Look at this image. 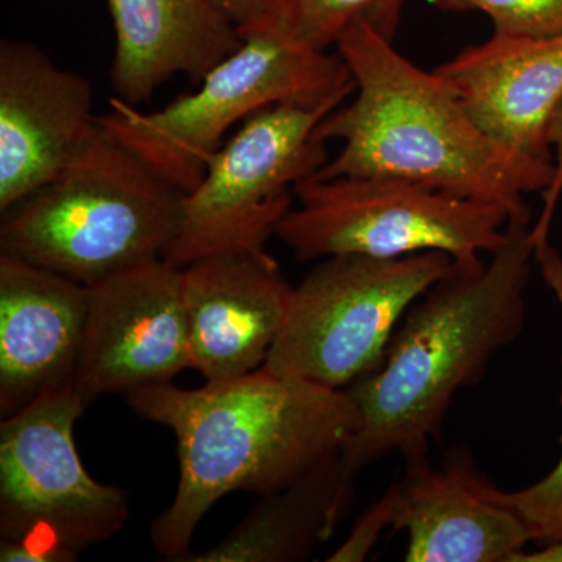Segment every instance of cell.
<instances>
[{"label":"cell","mask_w":562,"mask_h":562,"mask_svg":"<svg viewBox=\"0 0 562 562\" xmlns=\"http://www.w3.org/2000/svg\"><path fill=\"white\" fill-rule=\"evenodd\" d=\"M125 397L139 417L171 428L177 439L176 497L150 527L155 550L169 561L191 553L214 503L233 492L286 486L342 450L360 427L346 390L266 368L198 390L162 383Z\"/></svg>","instance_id":"obj_1"},{"label":"cell","mask_w":562,"mask_h":562,"mask_svg":"<svg viewBox=\"0 0 562 562\" xmlns=\"http://www.w3.org/2000/svg\"><path fill=\"white\" fill-rule=\"evenodd\" d=\"M535 254L531 222L509 221L490 261H453L408 310L379 366L346 387L360 413L341 450L350 476L392 453L427 460L458 391L522 335Z\"/></svg>","instance_id":"obj_2"},{"label":"cell","mask_w":562,"mask_h":562,"mask_svg":"<svg viewBox=\"0 0 562 562\" xmlns=\"http://www.w3.org/2000/svg\"><path fill=\"white\" fill-rule=\"evenodd\" d=\"M336 52L349 66L355 98L322 121V138L342 147L316 179L414 181L501 205L509 221L531 222L525 198L549 190L552 161L492 138L446 77L414 65L366 25L344 33Z\"/></svg>","instance_id":"obj_3"},{"label":"cell","mask_w":562,"mask_h":562,"mask_svg":"<svg viewBox=\"0 0 562 562\" xmlns=\"http://www.w3.org/2000/svg\"><path fill=\"white\" fill-rule=\"evenodd\" d=\"M184 195L95 120L54 180L3 211L0 249L91 286L165 257Z\"/></svg>","instance_id":"obj_4"},{"label":"cell","mask_w":562,"mask_h":562,"mask_svg":"<svg viewBox=\"0 0 562 562\" xmlns=\"http://www.w3.org/2000/svg\"><path fill=\"white\" fill-rule=\"evenodd\" d=\"M241 35V47L214 66L198 91L151 113L113 98L109 113L95 116L184 194L201 183L233 125L280 103H344L355 92L338 52L297 46L261 29Z\"/></svg>","instance_id":"obj_5"},{"label":"cell","mask_w":562,"mask_h":562,"mask_svg":"<svg viewBox=\"0 0 562 562\" xmlns=\"http://www.w3.org/2000/svg\"><path fill=\"white\" fill-rule=\"evenodd\" d=\"M87 409L72 383L2 419L0 561L72 562L127 524V491L92 479L77 452Z\"/></svg>","instance_id":"obj_6"},{"label":"cell","mask_w":562,"mask_h":562,"mask_svg":"<svg viewBox=\"0 0 562 562\" xmlns=\"http://www.w3.org/2000/svg\"><path fill=\"white\" fill-rule=\"evenodd\" d=\"M294 199L276 236L301 261L425 251L475 260L502 246L509 222L501 205L405 180L313 177L295 187Z\"/></svg>","instance_id":"obj_7"},{"label":"cell","mask_w":562,"mask_h":562,"mask_svg":"<svg viewBox=\"0 0 562 562\" xmlns=\"http://www.w3.org/2000/svg\"><path fill=\"white\" fill-rule=\"evenodd\" d=\"M452 268L453 258L441 251L324 258L294 288L262 368L346 390L379 366L408 310Z\"/></svg>","instance_id":"obj_8"},{"label":"cell","mask_w":562,"mask_h":562,"mask_svg":"<svg viewBox=\"0 0 562 562\" xmlns=\"http://www.w3.org/2000/svg\"><path fill=\"white\" fill-rule=\"evenodd\" d=\"M341 105L280 103L247 117L184 195L179 235L162 260L183 269L213 255L266 250L295 187L328 161L319 127Z\"/></svg>","instance_id":"obj_9"},{"label":"cell","mask_w":562,"mask_h":562,"mask_svg":"<svg viewBox=\"0 0 562 562\" xmlns=\"http://www.w3.org/2000/svg\"><path fill=\"white\" fill-rule=\"evenodd\" d=\"M486 486L471 454L458 447L438 468L428 460L406 464L405 475L362 514L327 561H364L390 528L406 532V562H512L531 536Z\"/></svg>","instance_id":"obj_10"},{"label":"cell","mask_w":562,"mask_h":562,"mask_svg":"<svg viewBox=\"0 0 562 562\" xmlns=\"http://www.w3.org/2000/svg\"><path fill=\"white\" fill-rule=\"evenodd\" d=\"M74 387L103 395L171 383L192 369L181 269L155 260L91 284Z\"/></svg>","instance_id":"obj_11"},{"label":"cell","mask_w":562,"mask_h":562,"mask_svg":"<svg viewBox=\"0 0 562 562\" xmlns=\"http://www.w3.org/2000/svg\"><path fill=\"white\" fill-rule=\"evenodd\" d=\"M90 81L29 41L0 44V211L54 180L95 116Z\"/></svg>","instance_id":"obj_12"},{"label":"cell","mask_w":562,"mask_h":562,"mask_svg":"<svg viewBox=\"0 0 562 562\" xmlns=\"http://www.w3.org/2000/svg\"><path fill=\"white\" fill-rule=\"evenodd\" d=\"M181 276L192 369L211 383L262 368L294 295L271 255H213L191 262Z\"/></svg>","instance_id":"obj_13"},{"label":"cell","mask_w":562,"mask_h":562,"mask_svg":"<svg viewBox=\"0 0 562 562\" xmlns=\"http://www.w3.org/2000/svg\"><path fill=\"white\" fill-rule=\"evenodd\" d=\"M90 288L0 254V416L74 383Z\"/></svg>","instance_id":"obj_14"},{"label":"cell","mask_w":562,"mask_h":562,"mask_svg":"<svg viewBox=\"0 0 562 562\" xmlns=\"http://www.w3.org/2000/svg\"><path fill=\"white\" fill-rule=\"evenodd\" d=\"M473 121L509 149L552 161L547 127L562 102V33L506 38L458 52L438 69Z\"/></svg>","instance_id":"obj_15"},{"label":"cell","mask_w":562,"mask_h":562,"mask_svg":"<svg viewBox=\"0 0 562 562\" xmlns=\"http://www.w3.org/2000/svg\"><path fill=\"white\" fill-rule=\"evenodd\" d=\"M114 27L111 83L138 105L162 83L187 76L201 83L241 47L238 27L210 0H106Z\"/></svg>","instance_id":"obj_16"},{"label":"cell","mask_w":562,"mask_h":562,"mask_svg":"<svg viewBox=\"0 0 562 562\" xmlns=\"http://www.w3.org/2000/svg\"><path fill=\"white\" fill-rule=\"evenodd\" d=\"M351 497L353 476L346 472L339 450L286 486L258 495L224 541L180 562L308 561L331 538Z\"/></svg>","instance_id":"obj_17"},{"label":"cell","mask_w":562,"mask_h":562,"mask_svg":"<svg viewBox=\"0 0 562 562\" xmlns=\"http://www.w3.org/2000/svg\"><path fill=\"white\" fill-rule=\"evenodd\" d=\"M403 5L405 0H273L268 16L251 29L316 50L336 46L344 33L358 25L394 43Z\"/></svg>","instance_id":"obj_18"},{"label":"cell","mask_w":562,"mask_h":562,"mask_svg":"<svg viewBox=\"0 0 562 562\" xmlns=\"http://www.w3.org/2000/svg\"><path fill=\"white\" fill-rule=\"evenodd\" d=\"M536 266L562 312V254L547 241L536 244ZM562 447V438H561ZM491 498L513 509L527 525L536 546L562 541V450L557 465L539 482L519 491H502L487 480Z\"/></svg>","instance_id":"obj_19"},{"label":"cell","mask_w":562,"mask_h":562,"mask_svg":"<svg viewBox=\"0 0 562 562\" xmlns=\"http://www.w3.org/2000/svg\"><path fill=\"white\" fill-rule=\"evenodd\" d=\"M442 10L483 11L494 35L547 38L562 33V0H432Z\"/></svg>","instance_id":"obj_20"},{"label":"cell","mask_w":562,"mask_h":562,"mask_svg":"<svg viewBox=\"0 0 562 562\" xmlns=\"http://www.w3.org/2000/svg\"><path fill=\"white\" fill-rule=\"evenodd\" d=\"M547 144H549L550 151H552L554 173L552 184L541 195V216L531 228L532 239L536 244L550 239V228H552L554 213H557L558 203L562 198V102L554 110L549 127H547Z\"/></svg>","instance_id":"obj_21"},{"label":"cell","mask_w":562,"mask_h":562,"mask_svg":"<svg viewBox=\"0 0 562 562\" xmlns=\"http://www.w3.org/2000/svg\"><path fill=\"white\" fill-rule=\"evenodd\" d=\"M221 13H224L238 27L239 33L260 24L273 0H210Z\"/></svg>","instance_id":"obj_22"},{"label":"cell","mask_w":562,"mask_h":562,"mask_svg":"<svg viewBox=\"0 0 562 562\" xmlns=\"http://www.w3.org/2000/svg\"><path fill=\"white\" fill-rule=\"evenodd\" d=\"M512 562H562V541L538 547L532 552L524 550Z\"/></svg>","instance_id":"obj_23"}]
</instances>
